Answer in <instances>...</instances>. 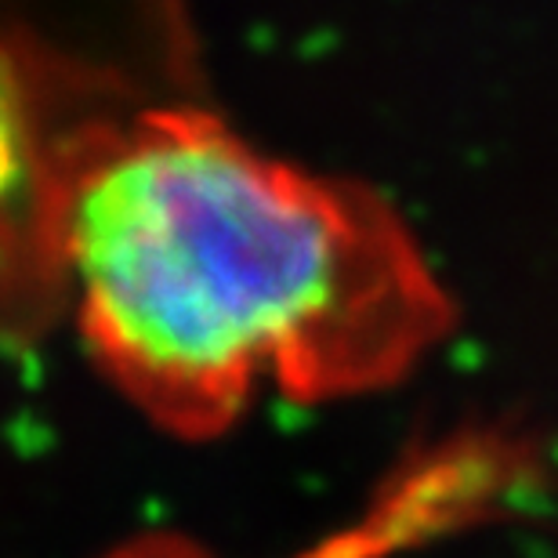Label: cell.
I'll use <instances>...</instances> for the list:
<instances>
[{
    "instance_id": "obj_2",
    "label": "cell",
    "mask_w": 558,
    "mask_h": 558,
    "mask_svg": "<svg viewBox=\"0 0 558 558\" xmlns=\"http://www.w3.org/2000/svg\"><path fill=\"white\" fill-rule=\"evenodd\" d=\"M537 478V453L505 428H464L414 450L341 530L294 558H396L478 526ZM102 558H210L178 533H145Z\"/></svg>"
},
{
    "instance_id": "obj_1",
    "label": "cell",
    "mask_w": 558,
    "mask_h": 558,
    "mask_svg": "<svg viewBox=\"0 0 558 558\" xmlns=\"http://www.w3.org/2000/svg\"><path fill=\"white\" fill-rule=\"evenodd\" d=\"M15 135L0 312L62 305L178 439H215L262 392L392 388L453 330L450 290L381 193L279 160L215 109L128 106L59 135L15 113Z\"/></svg>"
}]
</instances>
